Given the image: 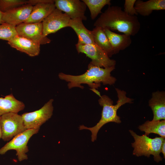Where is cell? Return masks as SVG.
I'll return each mask as SVG.
<instances>
[{
    "mask_svg": "<svg viewBox=\"0 0 165 165\" xmlns=\"http://www.w3.org/2000/svg\"><path fill=\"white\" fill-rule=\"evenodd\" d=\"M94 26L117 31L134 36L139 31L140 23L136 16L129 15L118 6H109L94 22Z\"/></svg>",
    "mask_w": 165,
    "mask_h": 165,
    "instance_id": "cell-1",
    "label": "cell"
},
{
    "mask_svg": "<svg viewBox=\"0 0 165 165\" xmlns=\"http://www.w3.org/2000/svg\"><path fill=\"white\" fill-rule=\"evenodd\" d=\"M115 68V66L103 68L96 66L90 62L88 66V69L84 74L78 75H67L62 72L58 74L61 80L68 82L69 89L79 87L83 89L82 84H86L92 88V90L99 87L101 83L104 85H112L114 84L116 79L111 75V73Z\"/></svg>",
    "mask_w": 165,
    "mask_h": 165,
    "instance_id": "cell-2",
    "label": "cell"
},
{
    "mask_svg": "<svg viewBox=\"0 0 165 165\" xmlns=\"http://www.w3.org/2000/svg\"><path fill=\"white\" fill-rule=\"evenodd\" d=\"M118 100L117 104L113 105V101L106 95L100 96L98 100L100 105L102 107L101 119L96 125L92 127H87L83 125L79 127L80 130L87 129L91 133V141L94 142L97 139V135L100 128L105 124L111 122L119 123H121L120 117L117 115L118 109L122 105L127 103H131L133 100L127 97L126 93L123 90L116 88Z\"/></svg>",
    "mask_w": 165,
    "mask_h": 165,
    "instance_id": "cell-3",
    "label": "cell"
},
{
    "mask_svg": "<svg viewBox=\"0 0 165 165\" xmlns=\"http://www.w3.org/2000/svg\"><path fill=\"white\" fill-rule=\"evenodd\" d=\"M129 131L134 140V142L132 143V146L134 148V155L138 157L144 156L149 157L151 155H152L156 162H158L162 160V158L160 154L165 138L156 137L152 138L145 135H138L131 130H130Z\"/></svg>",
    "mask_w": 165,
    "mask_h": 165,
    "instance_id": "cell-4",
    "label": "cell"
},
{
    "mask_svg": "<svg viewBox=\"0 0 165 165\" xmlns=\"http://www.w3.org/2000/svg\"><path fill=\"white\" fill-rule=\"evenodd\" d=\"M39 129H29L18 134L0 148V155H3L8 151L14 150L19 160L27 159L26 153L29 151L28 143L31 137L37 134Z\"/></svg>",
    "mask_w": 165,
    "mask_h": 165,
    "instance_id": "cell-5",
    "label": "cell"
},
{
    "mask_svg": "<svg viewBox=\"0 0 165 165\" xmlns=\"http://www.w3.org/2000/svg\"><path fill=\"white\" fill-rule=\"evenodd\" d=\"M1 139L4 141L10 140L26 129L21 115L18 113L9 112L0 116Z\"/></svg>",
    "mask_w": 165,
    "mask_h": 165,
    "instance_id": "cell-6",
    "label": "cell"
},
{
    "mask_svg": "<svg viewBox=\"0 0 165 165\" xmlns=\"http://www.w3.org/2000/svg\"><path fill=\"white\" fill-rule=\"evenodd\" d=\"M75 47L78 53L85 54L91 59L90 62L95 66L104 68L115 66L116 61L110 59L95 43L86 44L77 43Z\"/></svg>",
    "mask_w": 165,
    "mask_h": 165,
    "instance_id": "cell-7",
    "label": "cell"
},
{
    "mask_svg": "<svg viewBox=\"0 0 165 165\" xmlns=\"http://www.w3.org/2000/svg\"><path fill=\"white\" fill-rule=\"evenodd\" d=\"M53 99H50L40 109L21 115L26 129H39L40 127L51 117L53 109Z\"/></svg>",
    "mask_w": 165,
    "mask_h": 165,
    "instance_id": "cell-8",
    "label": "cell"
},
{
    "mask_svg": "<svg viewBox=\"0 0 165 165\" xmlns=\"http://www.w3.org/2000/svg\"><path fill=\"white\" fill-rule=\"evenodd\" d=\"M71 19L66 14L56 8L42 22L43 35L47 36L62 28L68 27Z\"/></svg>",
    "mask_w": 165,
    "mask_h": 165,
    "instance_id": "cell-9",
    "label": "cell"
},
{
    "mask_svg": "<svg viewBox=\"0 0 165 165\" xmlns=\"http://www.w3.org/2000/svg\"><path fill=\"white\" fill-rule=\"evenodd\" d=\"M18 35L24 37L40 45L50 42L51 40L43 34L42 22L38 23H23L16 26Z\"/></svg>",
    "mask_w": 165,
    "mask_h": 165,
    "instance_id": "cell-10",
    "label": "cell"
},
{
    "mask_svg": "<svg viewBox=\"0 0 165 165\" xmlns=\"http://www.w3.org/2000/svg\"><path fill=\"white\" fill-rule=\"evenodd\" d=\"M54 1L56 8L64 12L71 19L86 20L87 17L85 15L86 6L82 1L55 0Z\"/></svg>",
    "mask_w": 165,
    "mask_h": 165,
    "instance_id": "cell-11",
    "label": "cell"
},
{
    "mask_svg": "<svg viewBox=\"0 0 165 165\" xmlns=\"http://www.w3.org/2000/svg\"><path fill=\"white\" fill-rule=\"evenodd\" d=\"M33 7L31 5L26 4L3 13L4 23L15 26L24 23L29 17Z\"/></svg>",
    "mask_w": 165,
    "mask_h": 165,
    "instance_id": "cell-12",
    "label": "cell"
},
{
    "mask_svg": "<svg viewBox=\"0 0 165 165\" xmlns=\"http://www.w3.org/2000/svg\"><path fill=\"white\" fill-rule=\"evenodd\" d=\"M8 43L11 47L31 57L38 56L40 53L39 44L18 35L8 41Z\"/></svg>",
    "mask_w": 165,
    "mask_h": 165,
    "instance_id": "cell-13",
    "label": "cell"
},
{
    "mask_svg": "<svg viewBox=\"0 0 165 165\" xmlns=\"http://www.w3.org/2000/svg\"><path fill=\"white\" fill-rule=\"evenodd\" d=\"M56 8L54 0H45L33 6L29 17L24 23L42 22Z\"/></svg>",
    "mask_w": 165,
    "mask_h": 165,
    "instance_id": "cell-14",
    "label": "cell"
},
{
    "mask_svg": "<svg viewBox=\"0 0 165 165\" xmlns=\"http://www.w3.org/2000/svg\"><path fill=\"white\" fill-rule=\"evenodd\" d=\"M149 105L153 113L154 121L165 119V93L163 91L153 92L149 101Z\"/></svg>",
    "mask_w": 165,
    "mask_h": 165,
    "instance_id": "cell-15",
    "label": "cell"
},
{
    "mask_svg": "<svg viewBox=\"0 0 165 165\" xmlns=\"http://www.w3.org/2000/svg\"><path fill=\"white\" fill-rule=\"evenodd\" d=\"M114 50L115 54L128 47L132 42L130 36L115 33L107 28L103 29Z\"/></svg>",
    "mask_w": 165,
    "mask_h": 165,
    "instance_id": "cell-16",
    "label": "cell"
},
{
    "mask_svg": "<svg viewBox=\"0 0 165 165\" xmlns=\"http://www.w3.org/2000/svg\"><path fill=\"white\" fill-rule=\"evenodd\" d=\"M81 19H71L69 27L76 34L78 38L77 43L83 44H95L92 31L87 29Z\"/></svg>",
    "mask_w": 165,
    "mask_h": 165,
    "instance_id": "cell-17",
    "label": "cell"
},
{
    "mask_svg": "<svg viewBox=\"0 0 165 165\" xmlns=\"http://www.w3.org/2000/svg\"><path fill=\"white\" fill-rule=\"evenodd\" d=\"M134 5L138 14L143 16H148L153 10L165 9V0H149L145 2L138 0Z\"/></svg>",
    "mask_w": 165,
    "mask_h": 165,
    "instance_id": "cell-18",
    "label": "cell"
},
{
    "mask_svg": "<svg viewBox=\"0 0 165 165\" xmlns=\"http://www.w3.org/2000/svg\"><path fill=\"white\" fill-rule=\"evenodd\" d=\"M24 104L16 99L12 94L0 97V116L9 112L18 113L25 108Z\"/></svg>",
    "mask_w": 165,
    "mask_h": 165,
    "instance_id": "cell-19",
    "label": "cell"
},
{
    "mask_svg": "<svg viewBox=\"0 0 165 165\" xmlns=\"http://www.w3.org/2000/svg\"><path fill=\"white\" fill-rule=\"evenodd\" d=\"M92 31L95 43L109 57L114 54L113 49L103 30L100 27H95Z\"/></svg>",
    "mask_w": 165,
    "mask_h": 165,
    "instance_id": "cell-20",
    "label": "cell"
},
{
    "mask_svg": "<svg viewBox=\"0 0 165 165\" xmlns=\"http://www.w3.org/2000/svg\"><path fill=\"white\" fill-rule=\"evenodd\" d=\"M141 131L145 132V135L148 136L151 133L158 134L162 138H165V120L147 121L138 127Z\"/></svg>",
    "mask_w": 165,
    "mask_h": 165,
    "instance_id": "cell-21",
    "label": "cell"
},
{
    "mask_svg": "<svg viewBox=\"0 0 165 165\" xmlns=\"http://www.w3.org/2000/svg\"><path fill=\"white\" fill-rule=\"evenodd\" d=\"M90 10L92 20H94L100 13L101 10L106 5H111L110 0H82Z\"/></svg>",
    "mask_w": 165,
    "mask_h": 165,
    "instance_id": "cell-22",
    "label": "cell"
},
{
    "mask_svg": "<svg viewBox=\"0 0 165 165\" xmlns=\"http://www.w3.org/2000/svg\"><path fill=\"white\" fill-rule=\"evenodd\" d=\"M17 35L16 26L6 23L0 25V39L8 42Z\"/></svg>",
    "mask_w": 165,
    "mask_h": 165,
    "instance_id": "cell-23",
    "label": "cell"
},
{
    "mask_svg": "<svg viewBox=\"0 0 165 165\" xmlns=\"http://www.w3.org/2000/svg\"><path fill=\"white\" fill-rule=\"evenodd\" d=\"M28 0H0V10L3 13L14 8L27 4Z\"/></svg>",
    "mask_w": 165,
    "mask_h": 165,
    "instance_id": "cell-24",
    "label": "cell"
},
{
    "mask_svg": "<svg viewBox=\"0 0 165 165\" xmlns=\"http://www.w3.org/2000/svg\"><path fill=\"white\" fill-rule=\"evenodd\" d=\"M136 0H125L124 4V11L128 14L136 16L138 14L134 8V4Z\"/></svg>",
    "mask_w": 165,
    "mask_h": 165,
    "instance_id": "cell-25",
    "label": "cell"
},
{
    "mask_svg": "<svg viewBox=\"0 0 165 165\" xmlns=\"http://www.w3.org/2000/svg\"><path fill=\"white\" fill-rule=\"evenodd\" d=\"M161 152H162L164 158H165V140H164L162 144L161 148Z\"/></svg>",
    "mask_w": 165,
    "mask_h": 165,
    "instance_id": "cell-26",
    "label": "cell"
},
{
    "mask_svg": "<svg viewBox=\"0 0 165 165\" xmlns=\"http://www.w3.org/2000/svg\"><path fill=\"white\" fill-rule=\"evenodd\" d=\"M3 13L0 10V25L4 23L3 20Z\"/></svg>",
    "mask_w": 165,
    "mask_h": 165,
    "instance_id": "cell-27",
    "label": "cell"
},
{
    "mask_svg": "<svg viewBox=\"0 0 165 165\" xmlns=\"http://www.w3.org/2000/svg\"><path fill=\"white\" fill-rule=\"evenodd\" d=\"M2 131H1V126H0V139L1 138H2Z\"/></svg>",
    "mask_w": 165,
    "mask_h": 165,
    "instance_id": "cell-28",
    "label": "cell"
}]
</instances>
